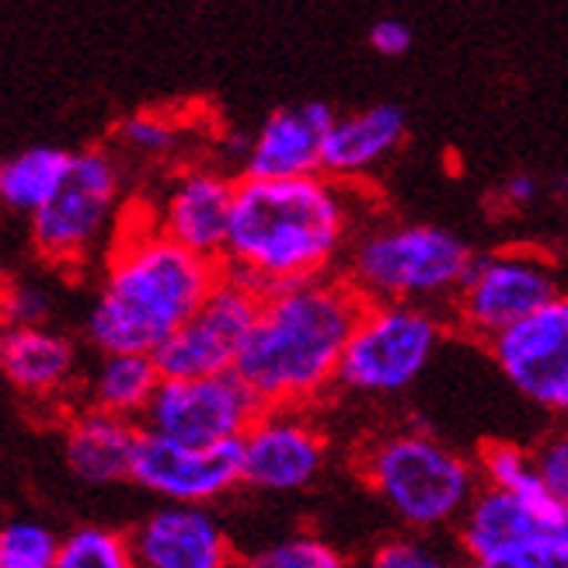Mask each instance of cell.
I'll use <instances>...</instances> for the list:
<instances>
[{"mask_svg": "<svg viewBox=\"0 0 568 568\" xmlns=\"http://www.w3.org/2000/svg\"><path fill=\"white\" fill-rule=\"evenodd\" d=\"M353 227L356 216L349 192L325 171L293 179L244 175L234 189L220 265L258 293L314 280L335 268L342 252L353 244Z\"/></svg>", "mask_w": 568, "mask_h": 568, "instance_id": "1", "label": "cell"}, {"mask_svg": "<svg viewBox=\"0 0 568 568\" xmlns=\"http://www.w3.org/2000/svg\"><path fill=\"white\" fill-rule=\"evenodd\" d=\"M363 304L353 283L332 273L265 290L234 374L262 408L317 405L338 387L342 353Z\"/></svg>", "mask_w": 568, "mask_h": 568, "instance_id": "2", "label": "cell"}, {"mask_svg": "<svg viewBox=\"0 0 568 568\" xmlns=\"http://www.w3.org/2000/svg\"><path fill=\"white\" fill-rule=\"evenodd\" d=\"M224 265L189 252L158 224L119 234L88 314L98 353H154L206 301Z\"/></svg>", "mask_w": 568, "mask_h": 568, "instance_id": "3", "label": "cell"}, {"mask_svg": "<svg viewBox=\"0 0 568 568\" xmlns=\"http://www.w3.org/2000/svg\"><path fill=\"white\" fill-rule=\"evenodd\" d=\"M363 478L384 509L412 534L457 527L478 496V464L429 433H394L363 457Z\"/></svg>", "mask_w": 568, "mask_h": 568, "instance_id": "4", "label": "cell"}, {"mask_svg": "<svg viewBox=\"0 0 568 568\" xmlns=\"http://www.w3.org/2000/svg\"><path fill=\"white\" fill-rule=\"evenodd\" d=\"M475 252L436 224H381L349 244L342 276L363 301L443 304L454 301Z\"/></svg>", "mask_w": 568, "mask_h": 568, "instance_id": "5", "label": "cell"}, {"mask_svg": "<svg viewBox=\"0 0 568 568\" xmlns=\"http://www.w3.org/2000/svg\"><path fill=\"white\" fill-rule=\"evenodd\" d=\"M443 338L447 325L433 304L366 301L345 342L338 387L374 398L402 394L429 369Z\"/></svg>", "mask_w": 568, "mask_h": 568, "instance_id": "6", "label": "cell"}, {"mask_svg": "<svg viewBox=\"0 0 568 568\" xmlns=\"http://www.w3.org/2000/svg\"><path fill=\"white\" fill-rule=\"evenodd\" d=\"M457 548L478 568H568V506L545 513L485 485L460 516Z\"/></svg>", "mask_w": 568, "mask_h": 568, "instance_id": "7", "label": "cell"}, {"mask_svg": "<svg viewBox=\"0 0 568 568\" xmlns=\"http://www.w3.org/2000/svg\"><path fill=\"white\" fill-rule=\"evenodd\" d=\"M558 293V273L545 255L503 248L481 258L475 255L450 304L460 332L488 345Z\"/></svg>", "mask_w": 568, "mask_h": 568, "instance_id": "8", "label": "cell"}, {"mask_svg": "<svg viewBox=\"0 0 568 568\" xmlns=\"http://www.w3.org/2000/svg\"><path fill=\"white\" fill-rule=\"evenodd\" d=\"M258 304L262 293L252 283L220 273L206 301L154 349L161 377H206L234 369L258 317Z\"/></svg>", "mask_w": 568, "mask_h": 568, "instance_id": "9", "label": "cell"}, {"mask_svg": "<svg viewBox=\"0 0 568 568\" xmlns=\"http://www.w3.org/2000/svg\"><path fill=\"white\" fill-rule=\"evenodd\" d=\"M119 206V168L105 151L73 154L70 175L32 213V241L49 262H81L109 234Z\"/></svg>", "mask_w": 568, "mask_h": 568, "instance_id": "10", "label": "cell"}, {"mask_svg": "<svg viewBox=\"0 0 568 568\" xmlns=\"http://www.w3.org/2000/svg\"><path fill=\"white\" fill-rule=\"evenodd\" d=\"M262 402L234 369L206 377H164L143 412V429L192 443L220 447L248 433Z\"/></svg>", "mask_w": 568, "mask_h": 568, "instance_id": "11", "label": "cell"}, {"mask_svg": "<svg viewBox=\"0 0 568 568\" xmlns=\"http://www.w3.org/2000/svg\"><path fill=\"white\" fill-rule=\"evenodd\" d=\"M506 384L534 408L568 418V293L488 342Z\"/></svg>", "mask_w": 568, "mask_h": 568, "instance_id": "12", "label": "cell"}, {"mask_svg": "<svg viewBox=\"0 0 568 568\" xmlns=\"http://www.w3.org/2000/svg\"><path fill=\"white\" fill-rule=\"evenodd\" d=\"M328 460V439L307 408H262L241 436V485L286 496L317 481Z\"/></svg>", "mask_w": 568, "mask_h": 568, "instance_id": "13", "label": "cell"}, {"mask_svg": "<svg viewBox=\"0 0 568 568\" xmlns=\"http://www.w3.org/2000/svg\"><path fill=\"white\" fill-rule=\"evenodd\" d=\"M130 481L164 503L210 506L241 485V439L220 443V447H192V443L143 429Z\"/></svg>", "mask_w": 568, "mask_h": 568, "instance_id": "14", "label": "cell"}, {"mask_svg": "<svg viewBox=\"0 0 568 568\" xmlns=\"http://www.w3.org/2000/svg\"><path fill=\"white\" fill-rule=\"evenodd\" d=\"M234 189L237 182H231L213 168L182 171L179 179H171L154 224L171 241L185 244L189 252L220 262L224 258L227 227H231Z\"/></svg>", "mask_w": 568, "mask_h": 568, "instance_id": "15", "label": "cell"}, {"mask_svg": "<svg viewBox=\"0 0 568 568\" xmlns=\"http://www.w3.org/2000/svg\"><path fill=\"white\" fill-rule=\"evenodd\" d=\"M133 555L143 568H224L231 537L200 503H168L133 530Z\"/></svg>", "mask_w": 568, "mask_h": 568, "instance_id": "16", "label": "cell"}, {"mask_svg": "<svg viewBox=\"0 0 568 568\" xmlns=\"http://www.w3.org/2000/svg\"><path fill=\"white\" fill-rule=\"evenodd\" d=\"M335 112L321 102L283 105L244 140V175L293 179L325 171V140Z\"/></svg>", "mask_w": 568, "mask_h": 568, "instance_id": "17", "label": "cell"}, {"mask_svg": "<svg viewBox=\"0 0 568 568\" xmlns=\"http://www.w3.org/2000/svg\"><path fill=\"white\" fill-rule=\"evenodd\" d=\"M140 436H143V426H136V418L91 405L67 426L63 460L70 467V475L81 478L84 485L126 481L133 475Z\"/></svg>", "mask_w": 568, "mask_h": 568, "instance_id": "18", "label": "cell"}, {"mask_svg": "<svg viewBox=\"0 0 568 568\" xmlns=\"http://www.w3.org/2000/svg\"><path fill=\"white\" fill-rule=\"evenodd\" d=\"M408 136L402 105H369L349 115H335L325 140V175L353 182L381 168Z\"/></svg>", "mask_w": 568, "mask_h": 568, "instance_id": "19", "label": "cell"}, {"mask_svg": "<svg viewBox=\"0 0 568 568\" xmlns=\"http://www.w3.org/2000/svg\"><path fill=\"white\" fill-rule=\"evenodd\" d=\"M0 374L21 394L49 398L73 377V345L42 325H0Z\"/></svg>", "mask_w": 568, "mask_h": 568, "instance_id": "20", "label": "cell"}, {"mask_svg": "<svg viewBox=\"0 0 568 568\" xmlns=\"http://www.w3.org/2000/svg\"><path fill=\"white\" fill-rule=\"evenodd\" d=\"M161 366L154 353H102L88 381V405L126 418H143L161 387Z\"/></svg>", "mask_w": 568, "mask_h": 568, "instance_id": "21", "label": "cell"}, {"mask_svg": "<svg viewBox=\"0 0 568 568\" xmlns=\"http://www.w3.org/2000/svg\"><path fill=\"white\" fill-rule=\"evenodd\" d=\"M70 164L73 154L60 146H29V151L0 161V206L32 216L67 182Z\"/></svg>", "mask_w": 568, "mask_h": 568, "instance_id": "22", "label": "cell"}, {"mask_svg": "<svg viewBox=\"0 0 568 568\" xmlns=\"http://www.w3.org/2000/svg\"><path fill=\"white\" fill-rule=\"evenodd\" d=\"M478 475L485 478V485L503 488L509 496L524 499L534 509L555 513L565 503L555 496V488L548 485V478L540 475V464L534 454H527L516 443H485L478 450Z\"/></svg>", "mask_w": 568, "mask_h": 568, "instance_id": "23", "label": "cell"}, {"mask_svg": "<svg viewBox=\"0 0 568 568\" xmlns=\"http://www.w3.org/2000/svg\"><path fill=\"white\" fill-rule=\"evenodd\" d=\"M136 565L133 537L109 527H78L60 540L57 568H130Z\"/></svg>", "mask_w": 568, "mask_h": 568, "instance_id": "24", "label": "cell"}, {"mask_svg": "<svg viewBox=\"0 0 568 568\" xmlns=\"http://www.w3.org/2000/svg\"><path fill=\"white\" fill-rule=\"evenodd\" d=\"M60 537L45 524L14 520L0 527V568H57Z\"/></svg>", "mask_w": 568, "mask_h": 568, "instance_id": "25", "label": "cell"}, {"mask_svg": "<svg viewBox=\"0 0 568 568\" xmlns=\"http://www.w3.org/2000/svg\"><path fill=\"white\" fill-rule=\"evenodd\" d=\"M252 565L255 568H342L345 558L338 555V548L328 545V540L296 534V537L276 540L273 548H262L252 558Z\"/></svg>", "mask_w": 568, "mask_h": 568, "instance_id": "26", "label": "cell"}, {"mask_svg": "<svg viewBox=\"0 0 568 568\" xmlns=\"http://www.w3.org/2000/svg\"><path fill=\"white\" fill-rule=\"evenodd\" d=\"M119 143L143 158H164L179 146V130H175V122L164 115L140 112L119 126Z\"/></svg>", "mask_w": 568, "mask_h": 568, "instance_id": "27", "label": "cell"}, {"mask_svg": "<svg viewBox=\"0 0 568 568\" xmlns=\"http://www.w3.org/2000/svg\"><path fill=\"white\" fill-rule=\"evenodd\" d=\"M443 555L426 537H390L374 551V568H443Z\"/></svg>", "mask_w": 568, "mask_h": 568, "instance_id": "28", "label": "cell"}, {"mask_svg": "<svg viewBox=\"0 0 568 568\" xmlns=\"http://www.w3.org/2000/svg\"><path fill=\"white\" fill-rule=\"evenodd\" d=\"M45 314L49 301L36 286H11L0 293V321L4 325H42Z\"/></svg>", "mask_w": 568, "mask_h": 568, "instance_id": "29", "label": "cell"}, {"mask_svg": "<svg viewBox=\"0 0 568 568\" xmlns=\"http://www.w3.org/2000/svg\"><path fill=\"white\" fill-rule=\"evenodd\" d=\"M534 457L540 464V475H545L548 485L555 488V496L568 506V429L548 436L534 450Z\"/></svg>", "mask_w": 568, "mask_h": 568, "instance_id": "30", "label": "cell"}, {"mask_svg": "<svg viewBox=\"0 0 568 568\" xmlns=\"http://www.w3.org/2000/svg\"><path fill=\"white\" fill-rule=\"evenodd\" d=\"M369 49L387 60H398L412 49V29L402 18H381L374 29H369Z\"/></svg>", "mask_w": 568, "mask_h": 568, "instance_id": "31", "label": "cell"}, {"mask_svg": "<svg viewBox=\"0 0 568 568\" xmlns=\"http://www.w3.org/2000/svg\"><path fill=\"white\" fill-rule=\"evenodd\" d=\"M537 179L534 175H527V171H516V175H509L506 182H503V192H499V200L506 203V206H513V210H524V206H530L534 200H537Z\"/></svg>", "mask_w": 568, "mask_h": 568, "instance_id": "32", "label": "cell"}]
</instances>
